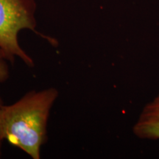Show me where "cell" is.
Returning a JSON list of instances; mask_svg holds the SVG:
<instances>
[{
	"label": "cell",
	"instance_id": "6da1fadb",
	"mask_svg": "<svg viewBox=\"0 0 159 159\" xmlns=\"http://www.w3.org/2000/svg\"><path fill=\"white\" fill-rule=\"evenodd\" d=\"M58 91H30L16 102L0 108V139L6 140L33 159L41 158L47 139V123Z\"/></svg>",
	"mask_w": 159,
	"mask_h": 159
},
{
	"label": "cell",
	"instance_id": "7a4b0ae2",
	"mask_svg": "<svg viewBox=\"0 0 159 159\" xmlns=\"http://www.w3.org/2000/svg\"><path fill=\"white\" fill-rule=\"evenodd\" d=\"M35 0H0V48L11 63L19 57L27 66H34V61L19 44V33L30 30L48 40L51 44L56 41L36 30Z\"/></svg>",
	"mask_w": 159,
	"mask_h": 159
},
{
	"label": "cell",
	"instance_id": "3957f363",
	"mask_svg": "<svg viewBox=\"0 0 159 159\" xmlns=\"http://www.w3.org/2000/svg\"><path fill=\"white\" fill-rule=\"evenodd\" d=\"M133 132L139 139H159V94L144 107Z\"/></svg>",
	"mask_w": 159,
	"mask_h": 159
},
{
	"label": "cell",
	"instance_id": "277c9868",
	"mask_svg": "<svg viewBox=\"0 0 159 159\" xmlns=\"http://www.w3.org/2000/svg\"><path fill=\"white\" fill-rule=\"evenodd\" d=\"M9 61L7 55L0 48V83H5L10 77Z\"/></svg>",
	"mask_w": 159,
	"mask_h": 159
},
{
	"label": "cell",
	"instance_id": "5b68a950",
	"mask_svg": "<svg viewBox=\"0 0 159 159\" xmlns=\"http://www.w3.org/2000/svg\"><path fill=\"white\" fill-rule=\"evenodd\" d=\"M3 105V102H2V99L1 97H0V108H2V106ZM1 143H2V140L0 139V156H1Z\"/></svg>",
	"mask_w": 159,
	"mask_h": 159
}]
</instances>
